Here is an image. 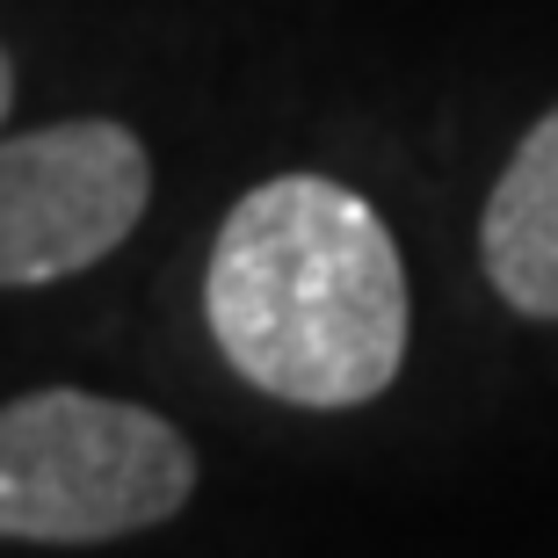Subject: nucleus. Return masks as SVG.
Segmentation results:
<instances>
[{
    "label": "nucleus",
    "mask_w": 558,
    "mask_h": 558,
    "mask_svg": "<svg viewBox=\"0 0 558 558\" xmlns=\"http://www.w3.org/2000/svg\"><path fill=\"white\" fill-rule=\"evenodd\" d=\"M210 341L254 392L349 414L407 363V269L371 196L327 174H276L226 210L204 269Z\"/></svg>",
    "instance_id": "nucleus-1"
},
{
    "label": "nucleus",
    "mask_w": 558,
    "mask_h": 558,
    "mask_svg": "<svg viewBox=\"0 0 558 558\" xmlns=\"http://www.w3.org/2000/svg\"><path fill=\"white\" fill-rule=\"evenodd\" d=\"M196 450L153 407L102 392H22L0 407V537L109 544L182 515Z\"/></svg>",
    "instance_id": "nucleus-2"
},
{
    "label": "nucleus",
    "mask_w": 558,
    "mask_h": 558,
    "mask_svg": "<svg viewBox=\"0 0 558 558\" xmlns=\"http://www.w3.org/2000/svg\"><path fill=\"white\" fill-rule=\"evenodd\" d=\"M153 160L124 124L73 117L0 138V290H37L95 269L138 232Z\"/></svg>",
    "instance_id": "nucleus-3"
},
{
    "label": "nucleus",
    "mask_w": 558,
    "mask_h": 558,
    "mask_svg": "<svg viewBox=\"0 0 558 558\" xmlns=\"http://www.w3.org/2000/svg\"><path fill=\"white\" fill-rule=\"evenodd\" d=\"M478 262L500 305L522 319H558V102L522 131L494 196L478 210Z\"/></svg>",
    "instance_id": "nucleus-4"
},
{
    "label": "nucleus",
    "mask_w": 558,
    "mask_h": 558,
    "mask_svg": "<svg viewBox=\"0 0 558 558\" xmlns=\"http://www.w3.org/2000/svg\"><path fill=\"white\" fill-rule=\"evenodd\" d=\"M8 109H15V65H8V51H0V124H8Z\"/></svg>",
    "instance_id": "nucleus-5"
}]
</instances>
